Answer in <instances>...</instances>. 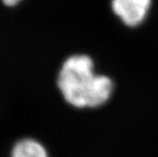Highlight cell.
<instances>
[{"mask_svg": "<svg viewBox=\"0 0 158 157\" xmlns=\"http://www.w3.org/2000/svg\"><path fill=\"white\" fill-rule=\"evenodd\" d=\"M153 0H110V8L120 23L135 29L144 24L152 8Z\"/></svg>", "mask_w": 158, "mask_h": 157, "instance_id": "obj_2", "label": "cell"}, {"mask_svg": "<svg viewBox=\"0 0 158 157\" xmlns=\"http://www.w3.org/2000/svg\"><path fill=\"white\" fill-rule=\"evenodd\" d=\"M57 89L63 100L77 109H95L105 105L114 92L109 76L98 73L88 54L77 53L61 63L56 76Z\"/></svg>", "mask_w": 158, "mask_h": 157, "instance_id": "obj_1", "label": "cell"}, {"mask_svg": "<svg viewBox=\"0 0 158 157\" xmlns=\"http://www.w3.org/2000/svg\"><path fill=\"white\" fill-rule=\"evenodd\" d=\"M10 157H49L46 147L34 138H23L15 143Z\"/></svg>", "mask_w": 158, "mask_h": 157, "instance_id": "obj_3", "label": "cell"}, {"mask_svg": "<svg viewBox=\"0 0 158 157\" xmlns=\"http://www.w3.org/2000/svg\"><path fill=\"white\" fill-rule=\"evenodd\" d=\"M1 1L5 6H8V7H13V6L19 5L22 1H23V0H1Z\"/></svg>", "mask_w": 158, "mask_h": 157, "instance_id": "obj_4", "label": "cell"}]
</instances>
